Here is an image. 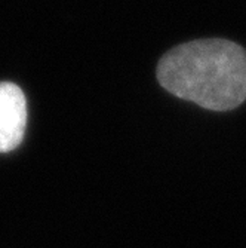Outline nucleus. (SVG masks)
<instances>
[{
    "label": "nucleus",
    "instance_id": "nucleus-1",
    "mask_svg": "<svg viewBox=\"0 0 246 248\" xmlns=\"http://www.w3.org/2000/svg\"><path fill=\"white\" fill-rule=\"evenodd\" d=\"M158 79L175 97L209 110H232L246 100V51L222 39L188 42L162 57Z\"/></svg>",
    "mask_w": 246,
    "mask_h": 248
},
{
    "label": "nucleus",
    "instance_id": "nucleus-2",
    "mask_svg": "<svg viewBox=\"0 0 246 248\" xmlns=\"http://www.w3.org/2000/svg\"><path fill=\"white\" fill-rule=\"evenodd\" d=\"M27 126V101L21 88L0 82V153L16 149Z\"/></svg>",
    "mask_w": 246,
    "mask_h": 248
}]
</instances>
